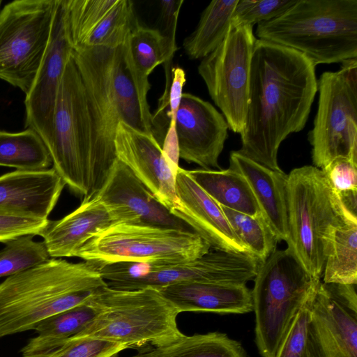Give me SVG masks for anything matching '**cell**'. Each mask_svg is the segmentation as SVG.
I'll return each instance as SVG.
<instances>
[{"label": "cell", "instance_id": "cell-1", "mask_svg": "<svg viewBox=\"0 0 357 357\" xmlns=\"http://www.w3.org/2000/svg\"><path fill=\"white\" fill-rule=\"evenodd\" d=\"M119 122L102 51L73 48L59 87L48 150L52 168L76 195H94L104 183L116 160Z\"/></svg>", "mask_w": 357, "mask_h": 357}, {"label": "cell", "instance_id": "cell-2", "mask_svg": "<svg viewBox=\"0 0 357 357\" xmlns=\"http://www.w3.org/2000/svg\"><path fill=\"white\" fill-rule=\"evenodd\" d=\"M317 92L315 66L307 57L257 39L238 152L272 170L282 171L278 163L279 147L289 135L304 128Z\"/></svg>", "mask_w": 357, "mask_h": 357}, {"label": "cell", "instance_id": "cell-3", "mask_svg": "<svg viewBox=\"0 0 357 357\" xmlns=\"http://www.w3.org/2000/svg\"><path fill=\"white\" fill-rule=\"evenodd\" d=\"M107 285L99 266L50 258L0 283V338L34 330L44 320L84 304Z\"/></svg>", "mask_w": 357, "mask_h": 357}, {"label": "cell", "instance_id": "cell-4", "mask_svg": "<svg viewBox=\"0 0 357 357\" xmlns=\"http://www.w3.org/2000/svg\"><path fill=\"white\" fill-rule=\"evenodd\" d=\"M259 39L292 50L315 66L357 58V0H296L257 24Z\"/></svg>", "mask_w": 357, "mask_h": 357}, {"label": "cell", "instance_id": "cell-5", "mask_svg": "<svg viewBox=\"0 0 357 357\" xmlns=\"http://www.w3.org/2000/svg\"><path fill=\"white\" fill-rule=\"evenodd\" d=\"M289 248L306 271L321 278L335 231L357 222L329 183L324 172L312 165L294 169L288 174Z\"/></svg>", "mask_w": 357, "mask_h": 357}, {"label": "cell", "instance_id": "cell-6", "mask_svg": "<svg viewBox=\"0 0 357 357\" xmlns=\"http://www.w3.org/2000/svg\"><path fill=\"white\" fill-rule=\"evenodd\" d=\"M89 302L96 316L72 338L100 339L138 349L167 344L183 335L177 325L179 313L157 288L121 290L105 285Z\"/></svg>", "mask_w": 357, "mask_h": 357}, {"label": "cell", "instance_id": "cell-7", "mask_svg": "<svg viewBox=\"0 0 357 357\" xmlns=\"http://www.w3.org/2000/svg\"><path fill=\"white\" fill-rule=\"evenodd\" d=\"M251 291L255 342L262 357H273L294 317L317 291L321 278L310 274L292 252L275 250L262 262Z\"/></svg>", "mask_w": 357, "mask_h": 357}, {"label": "cell", "instance_id": "cell-8", "mask_svg": "<svg viewBox=\"0 0 357 357\" xmlns=\"http://www.w3.org/2000/svg\"><path fill=\"white\" fill-rule=\"evenodd\" d=\"M210 249L192 231L121 222L94 234L77 257L99 268L117 263H178L197 259Z\"/></svg>", "mask_w": 357, "mask_h": 357}, {"label": "cell", "instance_id": "cell-9", "mask_svg": "<svg viewBox=\"0 0 357 357\" xmlns=\"http://www.w3.org/2000/svg\"><path fill=\"white\" fill-rule=\"evenodd\" d=\"M261 262L250 253L209 250L178 263H117L102 266L107 285L121 290L160 288L185 282L245 284L254 280Z\"/></svg>", "mask_w": 357, "mask_h": 357}, {"label": "cell", "instance_id": "cell-10", "mask_svg": "<svg viewBox=\"0 0 357 357\" xmlns=\"http://www.w3.org/2000/svg\"><path fill=\"white\" fill-rule=\"evenodd\" d=\"M319 102L309 132L314 167L323 169L337 158L357 162V58L317 80Z\"/></svg>", "mask_w": 357, "mask_h": 357}, {"label": "cell", "instance_id": "cell-11", "mask_svg": "<svg viewBox=\"0 0 357 357\" xmlns=\"http://www.w3.org/2000/svg\"><path fill=\"white\" fill-rule=\"evenodd\" d=\"M58 0H15L0 10V79L29 91L43 59Z\"/></svg>", "mask_w": 357, "mask_h": 357}, {"label": "cell", "instance_id": "cell-12", "mask_svg": "<svg viewBox=\"0 0 357 357\" xmlns=\"http://www.w3.org/2000/svg\"><path fill=\"white\" fill-rule=\"evenodd\" d=\"M256 40L252 26L231 25L223 41L198 66V73L229 129L240 135L245 125Z\"/></svg>", "mask_w": 357, "mask_h": 357}, {"label": "cell", "instance_id": "cell-13", "mask_svg": "<svg viewBox=\"0 0 357 357\" xmlns=\"http://www.w3.org/2000/svg\"><path fill=\"white\" fill-rule=\"evenodd\" d=\"M355 286L320 282L307 324V357H357Z\"/></svg>", "mask_w": 357, "mask_h": 357}, {"label": "cell", "instance_id": "cell-14", "mask_svg": "<svg viewBox=\"0 0 357 357\" xmlns=\"http://www.w3.org/2000/svg\"><path fill=\"white\" fill-rule=\"evenodd\" d=\"M72 50L64 2L58 0L43 59L24 100L25 128L36 131L47 149L52 137L59 87Z\"/></svg>", "mask_w": 357, "mask_h": 357}, {"label": "cell", "instance_id": "cell-15", "mask_svg": "<svg viewBox=\"0 0 357 357\" xmlns=\"http://www.w3.org/2000/svg\"><path fill=\"white\" fill-rule=\"evenodd\" d=\"M73 48L123 45L138 22L130 0H63Z\"/></svg>", "mask_w": 357, "mask_h": 357}, {"label": "cell", "instance_id": "cell-16", "mask_svg": "<svg viewBox=\"0 0 357 357\" xmlns=\"http://www.w3.org/2000/svg\"><path fill=\"white\" fill-rule=\"evenodd\" d=\"M114 146L116 158L126 165L155 199L171 213L178 202L177 163L169 158L151 133L119 122Z\"/></svg>", "mask_w": 357, "mask_h": 357}, {"label": "cell", "instance_id": "cell-17", "mask_svg": "<svg viewBox=\"0 0 357 357\" xmlns=\"http://www.w3.org/2000/svg\"><path fill=\"white\" fill-rule=\"evenodd\" d=\"M228 129L223 115L210 102L183 93L175 119L179 158L202 169H220L218 159Z\"/></svg>", "mask_w": 357, "mask_h": 357}, {"label": "cell", "instance_id": "cell-18", "mask_svg": "<svg viewBox=\"0 0 357 357\" xmlns=\"http://www.w3.org/2000/svg\"><path fill=\"white\" fill-rule=\"evenodd\" d=\"M95 195L120 222L192 231L162 205L132 171L117 158L102 187Z\"/></svg>", "mask_w": 357, "mask_h": 357}, {"label": "cell", "instance_id": "cell-19", "mask_svg": "<svg viewBox=\"0 0 357 357\" xmlns=\"http://www.w3.org/2000/svg\"><path fill=\"white\" fill-rule=\"evenodd\" d=\"M178 202L171 212L184 222L215 250L249 253L232 230L220 206L190 176L178 167L176 176Z\"/></svg>", "mask_w": 357, "mask_h": 357}, {"label": "cell", "instance_id": "cell-20", "mask_svg": "<svg viewBox=\"0 0 357 357\" xmlns=\"http://www.w3.org/2000/svg\"><path fill=\"white\" fill-rule=\"evenodd\" d=\"M65 183L54 170H15L0 176V211L47 219Z\"/></svg>", "mask_w": 357, "mask_h": 357}, {"label": "cell", "instance_id": "cell-21", "mask_svg": "<svg viewBox=\"0 0 357 357\" xmlns=\"http://www.w3.org/2000/svg\"><path fill=\"white\" fill-rule=\"evenodd\" d=\"M120 222L96 195L84 197L73 212L49 221L39 236L52 258L73 257L96 233Z\"/></svg>", "mask_w": 357, "mask_h": 357}, {"label": "cell", "instance_id": "cell-22", "mask_svg": "<svg viewBox=\"0 0 357 357\" xmlns=\"http://www.w3.org/2000/svg\"><path fill=\"white\" fill-rule=\"evenodd\" d=\"M229 168L241 173L247 180L257 200L260 212L279 241H287V180L283 171L272 170L231 151Z\"/></svg>", "mask_w": 357, "mask_h": 357}, {"label": "cell", "instance_id": "cell-23", "mask_svg": "<svg viewBox=\"0 0 357 357\" xmlns=\"http://www.w3.org/2000/svg\"><path fill=\"white\" fill-rule=\"evenodd\" d=\"M178 313L244 314L253 311L245 284L185 282L157 288Z\"/></svg>", "mask_w": 357, "mask_h": 357}, {"label": "cell", "instance_id": "cell-24", "mask_svg": "<svg viewBox=\"0 0 357 357\" xmlns=\"http://www.w3.org/2000/svg\"><path fill=\"white\" fill-rule=\"evenodd\" d=\"M125 60L142 101L148 103L149 77L159 65L171 61L177 46L172 45L160 30L137 22L123 44Z\"/></svg>", "mask_w": 357, "mask_h": 357}, {"label": "cell", "instance_id": "cell-25", "mask_svg": "<svg viewBox=\"0 0 357 357\" xmlns=\"http://www.w3.org/2000/svg\"><path fill=\"white\" fill-rule=\"evenodd\" d=\"M109 73L112 97L119 121L137 130L151 133L152 114L149 104L139 98L128 69L123 45L110 49Z\"/></svg>", "mask_w": 357, "mask_h": 357}, {"label": "cell", "instance_id": "cell-26", "mask_svg": "<svg viewBox=\"0 0 357 357\" xmlns=\"http://www.w3.org/2000/svg\"><path fill=\"white\" fill-rule=\"evenodd\" d=\"M96 314L89 301L44 320L34 329L38 335L22 349V357H46L83 331Z\"/></svg>", "mask_w": 357, "mask_h": 357}, {"label": "cell", "instance_id": "cell-27", "mask_svg": "<svg viewBox=\"0 0 357 357\" xmlns=\"http://www.w3.org/2000/svg\"><path fill=\"white\" fill-rule=\"evenodd\" d=\"M193 180L220 206L251 216L260 209L245 177L238 172L227 169L188 170Z\"/></svg>", "mask_w": 357, "mask_h": 357}, {"label": "cell", "instance_id": "cell-28", "mask_svg": "<svg viewBox=\"0 0 357 357\" xmlns=\"http://www.w3.org/2000/svg\"><path fill=\"white\" fill-rule=\"evenodd\" d=\"M129 357H248L242 344L225 333L185 335L158 346H146Z\"/></svg>", "mask_w": 357, "mask_h": 357}, {"label": "cell", "instance_id": "cell-29", "mask_svg": "<svg viewBox=\"0 0 357 357\" xmlns=\"http://www.w3.org/2000/svg\"><path fill=\"white\" fill-rule=\"evenodd\" d=\"M238 0H214L203 10L195 31L183 41L189 58L204 59L223 41Z\"/></svg>", "mask_w": 357, "mask_h": 357}, {"label": "cell", "instance_id": "cell-30", "mask_svg": "<svg viewBox=\"0 0 357 357\" xmlns=\"http://www.w3.org/2000/svg\"><path fill=\"white\" fill-rule=\"evenodd\" d=\"M52 165L50 151L32 129L11 132L0 130V166L17 170L38 171Z\"/></svg>", "mask_w": 357, "mask_h": 357}, {"label": "cell", "instance_id": "cell-31", "mask_svg": "<svg viewBox=\"0 0 357 357\" xmlns=\"http://www.w3.org/2000/svg\"><path fill=\"white\" fill-rule=\"evenodd\" d=\"M322 274L324 283L357 284V222L335 231Z\"/></svg>", "mask_w": 357, "mask_h": 357}, {"label": "cell", "instance_id": "cell-32", "mask_svg": "<svg viewBox=\"0 0 357 357\" xmlns=\"http://www.w3.org/2000/svg\"><path fill=\"white\" fill-rule=\"evenodd\" d=\"M221 208L232 230L248 252L261 263L276 250L279 241L261 213L251 216L224 206Z\"/></svg>", "mask_w": 357, "mask_h": 357}, {"label": "cell", "instance_id": "cell-33", "mask_svg": "<svg viewBox=\"0 0 357 357\" xmlns=\"http://www.w3.org/2000/svg\"><path fill=\"white\" fill-rule=\"evenodd\" d=\"M24 235L6 243L0 250V278L8 277L41 264L50 259L43 241Z\"/></svg>", "mask_w": 357, "mask_h": 357}, {"label": "cell", "instance_id": "cell-34", "mask_svg": "<svg viewBox=\"0 0 357 357\" xmlns=\"http://www.w3.org/2000/svg\"><path fill=\"white\" fill-rule=\"evenodd\" d=\"M171 67L172 61L165 63L166 86L159 99L158 108L151 116V133L161 146L170 121H175L183 88L186 82L185 73L183 68Z\"/></svg>", "mask_w": 357, "mask_h": 357}, {"label": "cell", "instance_id": "cell-35", "mask_svg": "<svg viewBox=\"0 0 357 357\" xmlns=\"http://www.w3.org/2000/svg\"><path fill=\"white\" fill-rule=\"evenodd\" d=\"M296 0H238L234 9L232 26L250 25L269 21L291 7Z\"/></svg>", "mask_w": 357, "mask_h": 357}, {"label": "cell", "instance_id": "cell-36", "mask_svg": "<svg viewBox=\"0 0 357 357\" xmlns=\"http://www.w3.org/2000/svg\"><path fill=\"white\" fill-rule=\"evenodd\" d=\"M316 291L294 317L273 357H307V328Z\"/></svg>", "mask_w": 357, "mask_h": 357}, {"label": "cell", "instance_id": "cell-37", "mask_svg": "<svg viewBox=\"0 0 357 357\" xmlns=\"http://www.w3.org/2000/svg\"><path fill=\"white\" fill-rule=\"evenodd\" d=\"M123 344L92 337L71 338L46 357H115Z\"/></svg>", "mask_w": 357, "mask_h": 357}, {"label": "cell", "instance_id": "cell-38", "mask_svg": "<svg viewBox=\"0 0 357 357\" xmlns=\"http://www.w3.org/2000/svg\"><path fill=\"white\" fill-rule=\"evenodd\" d=\"M48 219L0 211V242H6L24 235H39Z\"/></svg>", "mask_w": 357, "mask_h": 357}, {"label": "cell", "instance_id": "cell-39", "mask_svg": "<svg viewBox=\"0 0 357 357\" xmlns=\"http://www.w3.org/2000/svg\"><path fill=\"white\" fill-rule=\"evenodd\" d=\"M321 170L339 196L357 192V162L337 158Z\"/></svg>", "mask_w": 357, "mask_h": 357}, {"label": "cell", "instance_id": "cell-40", "mask_svg": "<svg viewBox=\"0 0 357 357\" xmlns=\"http://www.w3.org/2000/svg\"><path fill=\"white\" fill-rule=\"evenodd\" d=\"M183 0H162L160 1V33L174 46L176 43V33L178 15L183 3Z\"/></svg>", "mask_w": 357, "mask_h": 357}, {"label": "cell", "instance_id": "cell-41", "mask_svg": "<svg viewBox=\"0 0 357 357\" xmlns=\"http://www.w3.org/2000/svg\"><path fill=\"white\" fill-rule=\"evenodd\" d=\"M1 3H2V1H1V0H0V8H1Z\"/></svg>", "mask_w": 357, "mask_h": 357}]
</instances>
